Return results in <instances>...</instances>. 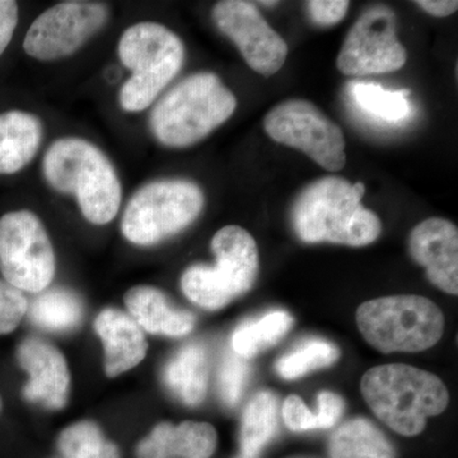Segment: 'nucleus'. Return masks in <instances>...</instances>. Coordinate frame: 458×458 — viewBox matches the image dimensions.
Segmentation results:
<instances>
[{"label": "nucleus", "mask_w": 458, "mask_h": 458, "mask_svg": "<svg viewBox=\"0 0 458 458\" xmlns=\"http://www.w3.org/2000/svg\"><path fill=\"white\" fill-rule=\"evenodd\" d=\"M247 360L233 352V349L223 355L218 369V390L223 403L231 408L236 406L242 397L251 375V367Z\"/></svg>", "instance_id": "28"}, {"label": "nucleus", "mask_w": 458, "mask_h": 458, "mask_svg": "<svg viewBox=\"0 0 458 458\" xmlns=\"http://www.w3.org/2000/svg\"><path fill=\"white\" fill-rule=\"evenodd\" d=\"M331 458H396L384 433L369 419L355 418L337 428L328 443Z\"/></svg>", "instance_id": "21"}, {"label": "nucleus", "mask_w": 458, "mask_h": 458, "mask_svg": "<svg viewBox=\"0 0 458 458\" xmlns=\"http://www.w3.org/2000/svg\"><path fill=\"white\" fill-rule=\"evenodd\" d=\"M42 174L51 188L73 195L92 225L113 222L123 201L122 182L108 157L90 141L60 138L45 153Z\"/></svg>", "instance_id": "2"}, {"label": "nucleus", "mask_w": 458, "mask_h": 458, "mask_svg": "<svg viewBox=\"0 0 458 458\" xmlns=\"http://www.w3.org/2000/svg\"><path fill=\"white\" fill-rule=\"evenodd\" d=\"M415 4L434 17H448L458 9L456 0H419Z\"/></svg>", "instance_id": "34"}, {"label": "nucleus", "mask_w": 458, "mask_h": 458, "mask_svg": "<svg viewBox=\"0 0 458 458\" xmlns=\"http://www.w3.org/2000/svg\"><path fill=\"white\" fill-rule=\"evenodd\" d=\"M410 89L388 90L376 83L351 84V95L364 113L387 123H399L410 114Z\"/></svg>", "instance_id": "25"}, {"label": "nucleus", "mask_w": 458, "mask_h": 458, "mask_svg": "<svg viewBox=\"0 0 458 458\" xmlns=\"http://www.w3.org/2000/svg\"><path fill=\"white\" fill-rule=\"evenodd\" d=\"M344 411V400L336 394L324 391L318 394V411L316 417L318 420V429H327L335 426Z\"/></svg>", "instance_id": "32"}, {"label": "nucleus", "mask_w": 458, "mask_h": 458, "mask_svg": "<svg viewBox=\"0 0 458 458\" xmlns=\"http://www.w3.org/2000/svg\"><path fill=\"white\" fill-rule=\"evenodd\" d=\"M236 458H247L245 456H242V454H240V456L236 457Z\"/></svg>", "instance_id": "35"}, {"label": "nucleus", "mask_w": 458, "mask_h": 458, "mask_svg": "<svg viewBox=\"0 0 458 458\" xmlns=\"http://www.w3.org/2000/svg\"><path fill=\"white\" fill-rule=\"evenodd\" d=\"M17 2L13 0H0V56L7 50L8 45L13 38L18 25Z\"/></svg>", "instance_id": "33"}, {"label": "nucleus", "mask_w": 458, "mask_h": 458, "mask_svg": "<svg viewBox=\"0 0 458 458\" xmlns=\"http://www.w3.org/2000/svg\"><path fill=\"white\" fill-rule=\"evenodd\" d=\"M125 304L141 330L153 335H188L195 327L194 315L174 307L167 295L153 286H134L126 293Z\"/></svg>", "instance_id": "18"}, {"label": "nucleus", "mask_w": 458, "mask_h": 458, "mask_svg": "<svg viewBox=\"0 0 458 458\" xmlns=\"http://www.w3.org/2000/svg\"><path fill=\"white\" fill-rule=\"evenodd\" d=\"M236 107V96L218 75L191 74L157 102L150 131L162 146L191 147L227 122Z\"/></svg>", "instance_id": "4"}, {"label": "nucleus", "mask_w": 458, "mask_h": 458, "mask_svg": "<svg viewBox=\"0 0 458 458\" xmlns=\"http://www.w3.org/2000/svg\"><path fill=\"white\" fill-rule=\"evenodd\" d=\"M120 62L131 72L119 93L126 113L152 106L185 63V45L168 27L156 22L135 23L123 31L117 45Z\"/></svg>", "instance_id": "5"}, {"label": "nucleus", "mask_w": 458, "mask_h": 458, "mask_svg": "<svg viewBox=\"0 0 458 458\" xmlns=\"http://www.w3.org/2000/svg\"><path fill=\"white\" fill-rule=\"evenodd\" d=\"M361 394L379 420L394 432L418 436L427 419L447 409L450 394L441 379L406 364H385L363 376Z\"/></svg>", "instance_id": "3"}, {"label": "nucleus", "mask_w": 458, "mask_h": 458, "mask_svg": "<svg viewBox=\"0 0 458 458\" xmlns=\"http://www.w3.org/2000/svg\"><path fill=\"white\" fill-rule=\"evenodd\" d=\"M283 419L286 427L293 432L318 429V420L316 414L310 411L302 399L298 396H289L283 403Z\"/></svg>", "instance_id": "30"}, {"label": "nucleus", "mask_w": 458, "mask_h": 458, "mask_svg": "<svg viewBox=\"0 0 458 458\" xmlns=\"http://www.w3.org/2000/svg\"><path fill=\"white\" fill-rule=\"evenodd\" d=\"M27 312L38 327L51 331H69L82 321L83 304L73 292L54 288L41 292Z\"/></svg>", "instance_id": "24"}, {"label": "nucleus", "mask_w": 458, "mask_h": 458, "mask_svg": "<svg viewBox=\"0 0 458 458\" xmlns=\"http://www.w3.org/2000/svg\"><path fill=\"white\" fill-rule=\"evenodd\" d=\"M410 255L427 269V278L448 294H458V231L447 219L419 223L409 238Z\"/></svg>", "instance_id": "14"}, {"label": "nucleus", "mask_w": 458, "mask_h": 458, "mask_svg": "<svg viewBox=\"0 0 458 458\" xmlns=\"http://www.w3.org/2000/svg\"><path fill=\"white\" fill-rule=\"evenodd\" d=\"M56 258L47 229L30 210L0 218V273L21 292L41 293L55 276Z\"/></svg>", "instance_id": "9"}, {"label": "nucleus", "mask_w": 458, "mask_h": 458, "mask_svg": "<svg viewBox=\"0 0 458 458\" xmlns=\"http://www.w3.org/2000/svg\"><path fill=\"white\" fill-rule=\"evenodd\" d=\"M0 409H2V401H0Z\"/></svg>", "instance_id": "36"}, {"label": "nucleus", "mask_w": 458, "mask_h": 458, "mask_svg": "<svg viewBox=\"0 0 458 458\" xmlns=\"http://www.w3.org/2000/svg\"><path fill=\"white\" fill-rule=\"evenodd\" d=\"M216 443L218 436L210 424L161 423L138 445L137 458H210Z\"/></svg>", "instance_id": "17"}, {"label": "nucleus", "mask_w": 458, "mask_h": 458, "mask_svg": "<svg viewBox=\"0 0 458 458\" xmlns=\"http://www.w3.org/2000/svg\"><path fill=\"white\" fill-rule=\"evenodd\" d=\"M205 203L200 186L188 180H158L132 195L122 219L129 242L153 246L192 225Z\"/></svg>", "instance_id": "8"}, {"label": "nucleus", "mask_w": 458, "mask_h": 458, "mask_svg": "<svg viewBox=\"0 0 458 458\" xmlns=\"http://www.w3.org/2000/svg\"><path fill=\"white\" fill-rule=\"evenodd\" d=\"M408 53L396 35V16L385 5L367 9L348 32L337 69L349 77L393 73L405 65Z\"/></svg>", "instance_id": "12"}, {"label": "nucleus", "mask_w": 458, "mask_h": 458, "mask_svg": "<svg viewBox=\"0 0 458 458\" xmlns=\"http://www.w3.org/2000/svg\"><path fill=\"white\" fill-rule=\"evenodd\" d=\"M363 182L327 176L313 181L292 208V225L306 243L361 247L375 242L382 231L379 216L361 204Z\"/></svg>", "instance_id": "1"}, {"label": "nucleus", "mask_w": 458, "mask_h": 458, "mask_svg": "<svg viewBox=\"0 0 458 458\" xmlns=\"http://www.w3.org/2000/svg\"><path fill=\"white\" fill-rule=\"evenodd\" d=\"M29 311V302L20 289L0 279V335L16 330Z\"/></svg>", "instance_id": "29"}, {"label": "nucleus", "mask_w": 458, "mask_h": 458, "mask_svg": "<svg viewBox=\"0 0 458 458\" xmlns=\"http://www.w3.org/2000/svg\"><path fill=\"white\" fill-rule=\"evenodd\" d=\"M110 11L104 3L68 0L57 3L33 21L23 41L27 55L54 62L73 55L106 26Z\"/></svg>", "instance_id": "11"}, {"label": "nucleus", "mask_w": 458, "mask_h": 458, "mask_svg": "<svg viewBox=\"0 0 458 458\" xmlns=\"http://www.w3.org/2000/svg\"><path fill=\"white\" fill-rule=\"evenodd\" d=\"M357 325L364 339L378 352H418L441 340L445 316L428 298L393 295L360 304Z\"/></svg>", "instance_id": "7"}, {"label": "nucleus", "mask_w": 458, "mask_h": 458, "mask_svg": "<svg viewBox=\"0 0 458 458\" xmlns=\"http://www.w3.org/2000/svg\"><path fill=\"white\" fill-rule=\"evenodd\" d=\"M339 349L324 339L304 340L293 351L276 361V372L284 379H295L316 369L333 366L339 360Z\"/></svg>", "instance_id": "26"}, {"label": "nucleus", "mask_w": 458, "mask_h": 458, "mask_svg": "<svg viewBox=\"0 0 458 458\" xmlns=\"http://www.w3.org/2000/svg\"><path fill=\"white\" fill-rule=\"evenodd\" d=\"M278 426V401L270 391L252 397L243 412L240 432L241 454L256 458L274 438Z\"/></svg>", "instance_id": "22"}, {"label": "nucleus", "mask_w": 458, "mask_h": 458, "mask_svg": "<svg viewBox=\"0 0 458 458\" xmlns=\"http://www.w3.org/2000/svg\"><path fill=\"white\" fill-rule=\"evenodd\" d=\"M44 128L36 114L22 110L0 114V174H13L31 164Z\"/></svg>", "instance_id": "19"}, {"label": "nucleus", "mask_w": 458, "mask_h": 458, "mask_svg": "<svg viewBox=\"0 0 458 458\" xmlns=\"http://www.w3.org/2000/svg\"><path fill=\"white\" fill-rule=\"evenodd\" d=\"M216 29L236 45L247 65L256 73H278L288 56V45L271 29L254 3L223 0L212 11Z\"/></svg>", "instance_id": "13"}, {"label": "nucleus", "mask_w": 458, "mask_h": 458, "mask_svg": "<svg viewBox=\"0 0 458 458\" xmlns=\"http://www.w3.org/2000/svg\"><path fill=\"white\" fill-rule=\"evenodd\" d=\"M17 358L30 375L23 390L25 399L41 403L45 408H64L71 375L62 352L45 340L29 337L18 346Z\"/></svg>", "instance_id": "15"}, {"label": "nucleus", "mask_w": 458, "mask_h": 458, "mask_svg": "<svg viewBox=\"0 0 458 458\" xmlns=\"http://www.w3.org/2000/svg\"><path fill=\"white\" fill-rule=\"evenodd\" d=\"M348 0H312L307 3L310 17L316 25L334 26L344 20L349 11Z\"/></svg>", "instance_id": "31"}, {"label": "nucleus", "mask_w": 458, "mask_h": 458, "mask_svg": "<svg viewBox=\"0 0 458 458\" xmlns=\"http://www.w3.org/2000/svg\"><path fill=\"white\" fill-rule=\"evenodd\" d=\"M267 135L283 146L295 148L327 171L345 167V138L339 125L307 99H286L264 119Z\"/></svg>", "instance_id": "10"}, {"label": "nucleus", "mask_w": 458, "mask_h": 458, "mask_svg": "<svg viewBox=\"0 0 458 458\" xmlns=\"http://www.w3.org/2000/svg\"><path fill=\"white\" fill-rule=\"evenodd\" d=\"M165 382L183 403L197 406L203 403L209 379V360L204 345L182 346L165 366Z\"/></svg>", "instance_id": "20"}, {"label": "nucleus", "mask_w": 458, "mask_h": 458, "mask_svg": "<svg viewBox=\"0 0 458 458\" xmlns=\"http://www.w3.org/2000/svg\"><path fill=\"white\" fill-rule=\"evenodd\" d=\"M216 265H192L181 276V288L191 302L205 310H221L247 293L259 273L254 237L238 225H227L214 234Z\"/></svg>", "instance_id": "6"}, {"label": "nucleus", "mask_w": 458, "mask_h": 458, "mask_svg": "<svg viewBox=\"0 0 458 458\" xmlns=\"http://www.w3.org/2000/svg\"><path fill=\"white\" fill-rule=\"evenodd\" d=\"M293 327V318L285 311H273L261 318L249 319L234 331L232 349L241 357L250 360L259 352L276 345Z\"/></svg>", "instance_id": "23"}, {"label": "nucleus", "mask_w": 458, "mask_h": 458, "mask_svg": "<svg viewBox=\"0 0 458 458\" xmlns=\"http://www.w3.org/2000/svg\"><path fill=\"white\" fill-rule=\"evenodd\" d=\"M57 447L64 458H120L117 445L105 438L101 429L90 421H81L63 430Z\"/></svg>", "instance_id": "27"}, {"label": "nucleus", "mask_w": 458, "mask_h": 458, "mask_svg": "<svg viewBox=\"0 0 458 458\" xmlns=\"http://www.w3.org/2000/svg\"><path fill=\"white\" fill-rule=\"evenodd\" d=\"M95 328L104 342L105 370L108 377L128 372L146 358V335L129 313L117 309L104 310L96 318Z\"/></svg>", "instance_id": "16"}]
</instances>
